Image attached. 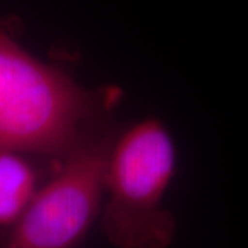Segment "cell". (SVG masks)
<instances>
[{"label":"cell","mask_w":248,"mask_h":248,"mask_svg":"<svg viewBox=\"0 0 248 248\" xmlns=\"http://www.w3.org/2000/svg\"><path fill=\"white\" fill-rule=\"evenodd\" d=\"M113 138L107 128L57 160L22 218L0 239V248L81 247L99 223Z\"/></svg>","instance_id":"cell-3"},{"label":"cell","mask_w":248,"mask_h":248,"mask_svg":"<svg viewBox=\"0 0 248 248\" xmlns=\"http://www.w3.org/2000/svg\"><path fill=\"white\" fill-rule=\"evenodd\" d=\"M113 95L35 57L19 43L14 19L0 21V151L62 159L107 130Z\"/></svg>","instance_id":"cell-1"},{"label":"cell","mask_w":248,"mask_h":248,"mask_svg":"<svg viewBox=\"0 0 248 248\" xmlns=\"http://www.w3.org/2000/svg\"><path fill=\"white\" fill-rule=\"evenodd\" d=\"M177 169L169 128L148 117L110 143L99 225L113 248H169L177 221L166 197Z\"/></svg>","instance_id":"cell-2"},{"label":"cell","mask_w":248,"mask_h":248,"mask_svg":"<svg viewBox=\"0 0 248 248\" xmlns=\"http://www.w3.org/2000/svg\"><path fill=\"white\" fill-rule=\"evenodd\" d=\"M27 153L0 151V239L22 218L48 178Z\"/></svg>","instance_id":"cell-4"}]
</instances>
